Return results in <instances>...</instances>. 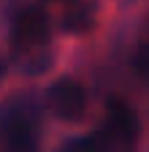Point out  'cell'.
<instances>
[{"label":"cell","instance_id":"obj_7","mask_svg":"<svg viewBox=\"0 0 149 152\" xmlns=\"http://www.w3.org/2000/svg\"><path fill=\"white\" fill-rule=\"evenodd\" d=\"M3 77H5V61L0 59V83H3Z\"/></svg>","mask_w":149,"mask_h":152},{"label":"cell","instance_id":"obj_6","mask_svg":"<svg viewBox=\"0 0 149 152\" xmlns=\"http://www.w3.org/2000/svg\"><path fill=\"white\" fill-rule=\"evenodd\" d=\"M133 72L141 77V80H149V37H144L133 53Z\"/></svg>","mask_w":149,"mask_h":152},{"label":"cell","instance_id":"obj_5","mask_svg":"<svg viewBox=\"0 0 149 152\" xmlns=\"http://www.w3.org/2000/svg\"><path fill=\"white\" fill-rule=\"evenodd\" d=\"M61 27H64L67 32H85V29L91 27V13H88V8H85L83 3L69 5V8L64 11V16H61Z\"/></svg>","mask_w":149,"mask_h":152},{"label":"cell","instance_id":"obj_4","mask_svg":"<svg viewBox=\"0 0 149 152\" xmlns=\"http://www.w3.org/2000/svg\"><path fill=\"white\" fill-rule=\"evenodd\" d=\"M45 107L59 120L77 123V120H83V115L88 110V94H85V88H83L80 80H75V77H59V80H53L48 86Z\"/></svg>","mask_w":149,"mask_h":152},{"label":"cell","instance_id":"obj_2","mask_svg":"<svg viewBox=\"0 0 149 152\" xmlns=\"http://www.w3.org/2000/svg\"><path fill=\"white\" fill-rule=\"evenodd\" d=\"M43 128V107L29 96H11L0 104V136L8 150L27 152L40 144Z\"/></svg>","mask_w":149,"mask_h":152},{"label":"cell","instance_id":"obj_1","mask_svg":"<svg viewBox=\"0 0 149 152\" xmlns=\"http://www.w3.org/2000/svg\"><path fill=\"white\" fill-rule=\"evenodd\" d=\"M11 59L29 77L43 75L51 67V61H53L51 21H48L43 8L29 5V8H21L13 16V24H11Z\"/></svg>","mask_w":149,"mask_h":152},{"label":"cell","instance_id":"obj_3","mask_svg":"<svg viewBox=\"0 0 149 152\" xmlns=\"http://www.w3.org/2000/svg\"><path fill=\"white\" fill-rule=\"evenodd\" d=\"M93 136H96L101 150L104 147L107 150H131V147H136V142L141 136V120L125 99L115 96L107 102L104 120Z\"/></svg>","mask_w":149,"mask_h":152}]
</instances>
